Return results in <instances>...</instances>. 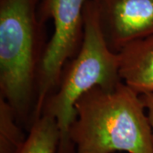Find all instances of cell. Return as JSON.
<instances>
[{"label": "cell", "mask_w": 153, "mask_h": 153, "mask_svg": "<svg viewBox=\"0 0 153 153\" xmlns=\"http://www.w3.org/2000/svg\"><path fill=\"white\" fill-rule=\"evenodd\" d=\"M70 129L75 153H153L152 133L140 94L123 82L97 86L77 100Z\"/></svg>", "instance_id": "cell-1"}, {"label": "cell", "mask_w": 153, "mask_h": 153, "mask_svg": "<svg viewBox=\"0 0 153 153\" xmlns=\"http://www.w3.org/2000/svg\"><path fill=\"white\" fill-rule=\"evenodd\" d=\"M38 3L39 0H0V91L17 118L26 117L35 105L44 54Z\"/></svg>", "instance_id": "cell-2"}, {"label": "cell", "mask_w": 153, "mask_h": 153, "mask_svg": "<svg viewBox=\"0 0 153 153\" xmlns=\"http://www.w3.org/2000/svg\"><path fill=\"white\" fill-rule=\"evenodd\" d=\"M122 81L118 54L108 46L92 0L84 10L82 44L73 59L65 66L58 86L47 99L42 113L52 116L60 134L58 153H75L70 129L76 118L77 100L93 88H112Z\"/></svg>", "instance_id": "cell-3"}, {"label": "cell", "mask_w": 153, "mask_h": 153, "mask_svg": "<svg viewBox=\"0 0 153 153\" xmlns=\"http://www.w3.org/2000/svg\"><path fill=\"white\" fill-rule=\"evenodd\" d=\"M87 1L39 0V21L44 25L51 19L54 33L44 47L39 66L33 122L41 116L47 99L58 86L65 65L80 48Z\"/></svg>", "instance_id": "cell-4"}, {"label": "cell", "mask_w": 153, "mask_h": 153, "mask_svg": "<svg viewBox=\"0 0 153 153\" xmlns=\"http://www.w3.org/2000/svg\"><path fill=\"white\" fill-rule=\"evenodd\" d=\"M104 38L118 53L128 44L153 35V0H92Z\"/></svg>", "instance_id": "cell-5"}, {"label": "cell", "mask_w": 153, "mask_h": 153, "mask_svg": "<svg viewBox=\"0 0 153 153\" xmlns=\"http://www.w3.org/2000/svg\"><path fill=\"white\" fill-rule=\"evenodd\" d=\"M118 54L122 81L139 94L153 92V35L128 44Z\"/></svg>", "instance_id": "cell-6"}, {"label": "cell", "mask_w": 153, "mask_h": 153, "mask_svg": "<svg viewBox=\"0 0 153 153\" xmlns=\"http://www.w3.org/2000/svg\"><path fill=\"white\" fill-rule=\"evenodd\" d=\"M60 134L55 119L42 113L31 124L30 132L17 153H58Z\"/></svg>", "instance_id": "cell-7"}, {"label": "cell", "mask_w": 153, "mask_h": 153, "mask_svg": "<svg viewBox=\"0 0 153 153\" xmlns=\"http://www.w3.org/2000/svg\"><path fill=\"white\" fill-rule=\"evenodd\" d=\"M25 140L14 110L0 97V153H17Z\"/></svg>", "instance_id": "cell-8"}, {"label": "cell", "mask_w": 153, "mask_h": 153, "mask_svg": "<svg viewBox=\"0 0 153 153\" xmlns=\"http://www.w3.org/2000/svg\"><path fill=\"white\" fill-rule=\"evenodd\" d=\"M140 98L142 100L146 111H147L148 121L151 127V133H152V144L153 150V92L152 93H146L140 94Z\"/></svg>", "instance_id": "cell-9"}]
</instances>
